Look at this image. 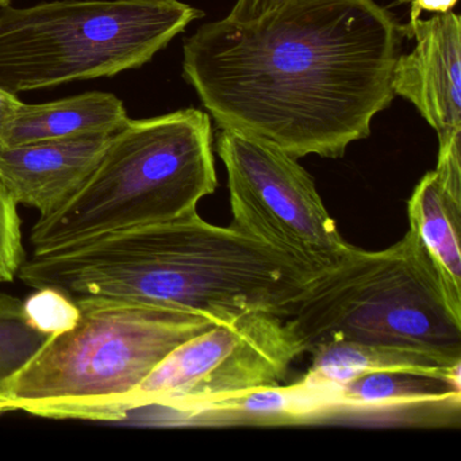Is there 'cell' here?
Returning <instances> with one entry per match:
<instances>
[{"label":"cell","mask_w":461,"mask_h":461,"mask_svg":"<svg viewBox=\"0 0 461 461\" xmlns=\"http://www.w3.org/2000/svg\"><path fill=\"white\" fill-rule=\"evenodd\" d=\"M415 47L401 55L393 75V95L414 104L436 131L438 145L461 136V20L455 13L418 18L404 26Z\"/></svg>","instance_id":"10"},{"label":"cell","mask_w":461,"mask_h":461,"mask_svg":"<svg viewBox=\"0 0 461 461\" xmlns=\"http://www.w3.org/2000/svg\"><path fill=\"white\" fill-rule=\"evenodd\" d=\"M217 185L212 117L206 112L185 109L128 120L113 134L86 182L63 203L39 215L31 233L33 255L193 214Z\"/></svg>","instance_id":"3"},{"label":"cell","mask_w":461,"mask_h":461,"mask_svg":"<svg viewBox=\"0 0 461 461\" xmlns=\"http://www.w3.org/2000/svg\"><path fill=\"white\" fill-rule=\"evenodd\" d=\"M410 5V23H415L423 12L444 14L452 12L458 0H402Z\"/></svg>","instance_id":"20"},{"label":"cell","mask_w":461,"mask_h":461,"mask_svg":"<svg viewBox=\"0 0 461 461\" xmlns=\"http://www.w3.org/2000/svg\"><path fill=\"white\" fill-rule=\"evenodd\" d=\"M10 2H12V0H0V9L9 6Z\"/></svg>","instance_id":"23"},{"label":"cell","mask_w":461,"mask_h":461,"mask_svg":"<svg viewBox=\"0 0 461 461\" xmlns=\"http://www.w3.org/2000/svg\"><path fill=\"white\" fill-rule=\"evenodd\" d=\"M409 230L433 264L450 303L461 312V198L428 172L409 199Z\"/></svg>","instance_id":"13"},{"label":"cell","mask_w":461,"mask_h":461,"mask_svg":"<svg viewBox=\"0 0 461 461\" xmlns=\"http://www.w3.org/2000/svg\"><path fill=\"white\" fill-rule=\"evenodd\" d=\"M71 299L77 322L53 334L7 385L9 411L118 420L123 399L175 348L215 325L203 315L120 299Z\"/></svg>","instance_id":"4"},{"label":"cell","mask_w":461,"mask_h":461,"mask_svg":"<svg viewBox=\"0 0 461 461\" xmlns=\"http://www.w3.org/2000/svg\"><path fill=\"white\" fill-rule=\"evenodd\" d=\"M215 147L228 172L230 226L320 274L344 258L350 245L298 158L233 131H220Z\"/></svg>","instance_id":"8"},{"label":"cell","mask_w":461,"mask_h":461,"mask_svg":"<svg viewBox=\"0 0 461 461\" xmlns=\"http://www.w3.org/2000/svg\"><path fill=\"white\" fill-rule=\"evenodd\" d=\"M25 306L32 321L50 334L71 328L79 314L71 298L52 290H37Z\"/></svg>","instance_id":"18"},{"label":"cell","mask_w":461,"mask_h":461,"mask_svg":"<svg viewBox=\"0 0 461 461\" xmlns=\"http://www.w3.org/2000/svg\"><path fill=\"white\" fill-rule=\"evenodd\" d=\"M318 423L363 420L414 426L460 422L461 382L418 372L380 371L344 384L317 388Z\"/></svg>","instance_id":"9"},{"label":"cell","mask_w":461,"mask_h":461,"mask_svg":"<svg viewBox=\"0 0 461 461\" xmlns=\"http://www.w3.org/2000/svg\"><path fill=\"white\" fill-rule=\"evenodd\" d=\"M312 355V366L302 382L312 388L337 387L380 371L418 372L461 382V363L409 348L337 341L315 348Z\"/></svg>","instance_id":"14"},{"label":"cell","mask_w":461,"mask_h":461,"mask_svg":"<svg viewBox=\"0 0 461 461\" xmlns=\"http://www.w3.org/2000/svg\"><path fill=\"white\" fill-rule=\"evenodd\" d=\"M320 272L198 212L136 226L56 253L52 280L71 298L120 299L228 323L253 312L288 318Z\"/></svg>","instance_id":"2"},{"label":"cell","mask_w":461,"mask_h":461,"mask_svg":"<svg viewBox=\"0 0 461 461\" xmlns=\"http://www.w3.org/2000/svg\"><path fill=\"white\" fill-rule=\"evenodd\" d=\"M404 37L375 0H288L252 23L199 26L183 77L220 131L294 158H339L395 98Z\"/></svg>","instance_id":"1"},{"label":"cell","mask_w":461,"mask_h":461,"mask_svg":"<svg viewBox=\"0 0 461 461\" xmlns=\"http://www.w3.org/2000/svg\"><path fill=\"white\" fill-rule=\"evenodd\" d=\"M53 334L42 330L26 312L25 302L0 293V399L7 385L31 363ZM5 402V401H4ZM6 404V403H5Z\"/></svg>","instance_id":"16"},{"label":"cell","mask_w":461,"mask_h":461,"mask_svg":"<svg viewBox=\"0 0 461 461\" xmlns=\"http://www.w3.org/2000/svg\"><path fill=\"white\" fill-rule=\"evenodd\" d=\"M23 256L18 204L0 182V283L14 280L23 266Z\"/></svg>","instance_id":"17"},{"label":"cell","mask_w":461,"mask_h":461,"mask_svg":"<svg viewBox=\"0 0 461 461\" xmlns=\"http://www.w3.org/2000/svg\"><path fill=\"white\" fill-rule=\"evenodd\" d=\"M21 104H23V102L17 98L15 94L9 93V91L0 87V136L4 133L10 118L14 115Z\"/></svg>","instance_id":"21"},{"label":"cell","mask_w":461,"mask_h":461,"mask_svg":"<svg viewBox=\"0 0 461 461\" xmlns=\"http://www.w3.org/2000/svg\"><path fill=\"white\" fill-rule=\"evenodd\" d=\"M285 2L288 0H237L230 14L226 18L233 23H252L283 6Z\"/></svg>","instance_id":"19"},{"label":"cell","mask_w":461,"mask_h":461,"mask_svg":"<svg viewBox=\"0 0 461 461\" xmlns=\"http://www.w3.org/2000/svg\"><path fill=\"white\" fill-rule=\"evenodd\" d=\"M285 320L304 353L330 342H368L461 363V312L410 230L377 252L350 245L310 283Z\"/></svg>","instance_id":"5"},{"label":"cell","mask_w":461,"mask_h":461,"mask_svg":"<svg viewBox=\"0 0 461 461\" xmlns=\"http://www.w3.org/2000/svg\"><path fill=\"white\" fill-rule=\"evenodd\" d=\"M6 411H9V410H7V406H6V404H5V402L2 401V399H0V412H6Z\"/></svg>","instance_id":"22"},{"label":"cell","mask_w":461,"mask_h":461,"mask_svg":"<svg viewBox=\"0 0 461 461\" xmlns=\"http://www.w3.org/2000/svg\"><path fill=\"white\" fill-rule=\"evenodd\" d=\"M320 393L303 382L260 388L191 410L177 420L193 425L287 426L317 423Z\"/></svg>","instance_id":"15"},{"label":"cell","mask_w":461,"mask_h":461,"mask_svg":"<svg viewBox=\"0 0 461 461\" xmlns=\"http://www.w3.org/2000/svg\"><path fill=\"white\" fill-rule=\"evenodd\" d=\"M204 13L179 0H60L0 12V87L15 94L149 63Z\"/></svg>","instance_id":"6"},{"label":"cell","mask_w":461,"mask_h":461,"mask_svg":"<svg viewBox=\"0 0 461 461\" xmlns=\"http://www.w3.org/2000/svg\"><path fill=\"white\" fill-rule=\"evenodd\" d=\"M303 353L301 339L285 318L253 312L215 323L175 348L123 399L118 420L144 409L166 410L177 420L212 402L276 387Z\"/></svg>","instance_id":"7"},{"label":"cell","mask_w":461,"mask_h":461,"mask_svg":"<svg viewBox=\"0 0 461 461\" xmlns=\"http://www.w3.org/2000/svg\"><path fill=\"white\" fill-rule=\"evenodd\" d=\"M112 136L0 145V182L15 203L47 214L90 176Z\"/></svg>","instance_id":"11"},{"label":"cell","mask_w":461,"mask_h":461,"mask_svg":"<svg viewBox=\"0 0 461 461\" xmlns=\"http://www.w3.org/2000/svg\"><path fill=\"white\" fill-rule=\"evenodd\" d=\"M123 102L114 94H80L42 104H21L0 136V145L114 134L128 122Z\"/></svg>","instance_id":"12"}]
</instances>
